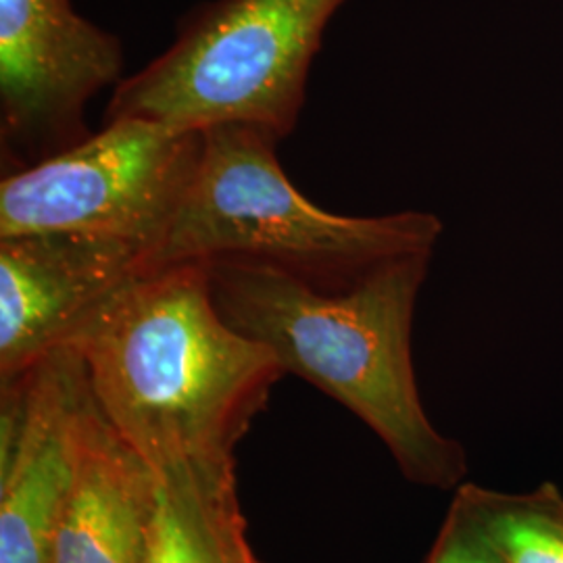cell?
Wrapping results in <instances>:
<instances>
[{
	"label": "cell",
	"instance_id": "cell-1",
	"mask_svg": "<svg viewBox=\"0 0 563 563\" xmlns=\"http://www.w3.org/2000/svg\"><path fill=\"white\" fill-rule=\"evenodd\" d=\"M67 344L109 422L157 478L236 465V446L286 374L223 320L205 263L142 274Z\"/></svg>",
	"mask_w": 563,
	"mask_h": 563
},
{
	"label": "cell",
	"instance_id": "cell-2",
	"mask_svg": "<svg viewBox=\"0 0 563 563\" xmlns=\"http://www.w3.org/2000/svg\"><path fill=\"white\" fill-rule=\"evenodd\" d=\"M430 260L405 255L336 292L249 260H211L205 269L225 322L357 416L409 483L453 488L465 478V453L430 422L411 357Z\"/></svg>",
	"mask_w": 563,
	"mask_h": 563
},
{
	"label": "cell",
	"instance_id": "cell-3",
	"mask_svg": "<svg viewBox=\"0 0 563 563\" xmlns=\"http://www.w3.org/2000/svg\"><path fill=\"white\" fill-rule=\"evenodd\" d=\"M202 134L199 174L146 272L232 257L336 292L384 263L432 253L443 234L426 211L353 218L313 205L284 174L278 141L260 128L225 123Z\"/></svg>",
	"mask_w": 563,
	"mask_h": 563
},
{
	"label": "cell",
	"instance_id": "cell-4",
	"mask_svg": "<svg viewBox=\"0 0 563 563\" xmlns=\"http://www.w3.org/2000/svg\"><path fill=\"white\" fill-rule=\"evenodd\" d=\"M346 0H211L167 51L113 88L104 121L205 132L242 123L282 142L301 115L311 63Z\"/></svg>",
	"mask_w": 563,
	"mask_h": 563
},
{
	"label": "cell",
	"instance_id": "cell-5",
	"mask_svg": "<svg viewBox=\"0 0 563 563\" xmlns=\"http://www.w3.org/2000/svg\"><path fill=\"white\" fill-rule=\"evenodd\" d=\"M205 134L123 118L59 155L2 176L0 239L86 232L162 244L199 174ZM146 267V262H144Z\"/></svg>",
	"mask_w": 563,
	"mask_h": 563
},
{
	"label": "cell",
	"instance_id": "cell-6",
	"mask_svg": "<svg viewBox=\"0 0 563 563\" xmlns=\"http://www.w3.org/2000/svg\"><path fill=\"white\" fill-rule=\"evenodd\" d=\"M120 38L76 13L71 0H0L2 176L86 141V107L118 86Z\"/></svg>",
	"mask_w": 563,
	"mask_h": 563
},
{
	"label": "cell",
	"instance_id": "cell-7",
	"mask_svg": "<svg viewBox=\"0 0 563 563\" xmlns=\"http://www.w3.org/2000/svg\"><path fill=\"white\" fill-rule=\"evenodd\" d=\"M88 395V372L71 344L0 378V563H53Z\"/></svg>",
	"mask_w": 563,
	"mask_h": 563
},
{
	"label": "cell",
	"instance_id": "cell-8",
	"mask_svg": "<svg viewBox=\"0 0 563 563\" xmlns=\"http://www.w3.org/2000/svg\"><path fill=\"white\" fill-rule=\"evenodd\" d=\"M134 242L38 232L0 239V378L71 341L101 307L146 274Z\"/></svg>",
	"mask_w": 563,
	"mask_h": 563
},
{
	"label": "cell",
	"instance_id": "cell-9",
	"mask_svg": "<svg viewBox=\"0 0 563 563\" xmlns=\"http://www.w3.org/2000/svg\"><path fill=\"white\" fill-rule=\"evenodd\" d=\"M157 505L153 467L109 422L90 386L53 563H146Z\"/></svg>",
	"mask_w": 563,
	"mask_h": 563
},
{
	"label": "cell",
	"instance_id": "cell-10",
	"mask_svg": "<svg viewBox=\"0 0 563 563\" xmlns=\"http://www.w3.org/2000/svg\"><path fill=\"white\" fill-rule=\"evenodd\" d=\"M234 470L180 467L157 478L146 563H262L246 537Z\"/></svg>",
	"mask_w": 563,
	"mask_h": 563
},
{
	"label": "cell",
	"instance_id": "cell-11",
	"mask_svg": "<svg viewBox=\"0 0 563 563\" xmlns=\"http://www.w3.org/2000/svg\"><path fill=\"white\" fill-rule=\"evenodd\" d=\"M462 504L507 563H563V495L551 483L530 493L460 484Z\"/></svg>",
	"mask_w": 563,
	"mask_h": 563
},
{
	"label": "cell",
	"instance_id": "cell-12",
	"mask_svg": "<svg viewBox=\"0 0 563 563\" xmlns=\"http://www.w3.org/2000/svg\"><path fill=\"white\" fill-rule=\"evenodd\" d=\"M426 563H507L476 518L453 499Z\"/></svg>",
	"mask_w": 563,
	"mask_h": 563
}]
</instances>
